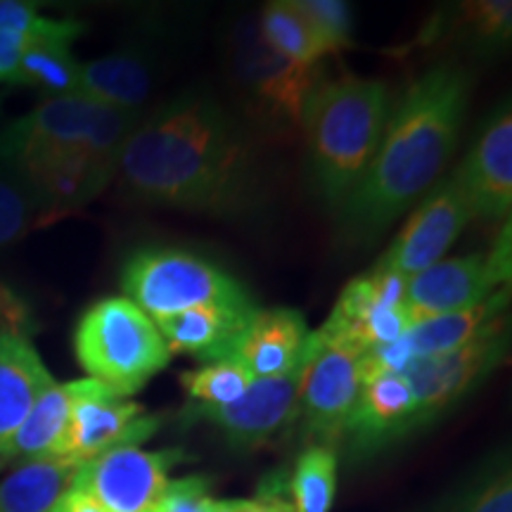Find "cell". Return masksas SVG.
I'll list each match as a JSON object with an SVG mask.
<instances>
[{
	"label": "cell",
	"mask_w": 512,
	"mask_h": 512,
	"mask_svg": "<svg viewBox=\"0 0 512 512\" xmlns=\"http://www.w3.org/2000/svg\"><path fill=\"white\" fill-rule=\"evenodd\" d=\"M472 219L508 221L512 209V114L503 105L486 121L451 176Z\"/></svg>",
	"instance_id": "cell-17"
},
{
	"label": "cell",
	"mask_w": 512,
	"mask_h": 512,
	"mask_svg": "<svg viewBox=\"0 0 512 512\" xmlns=\"http://www.w3.org/2000/svg\"><path fill=\"white\" fill-rule=\"evenodd\" d=\"M155 512H223V501L209 494V482L204 477H183L171 479Z\"/></svg>",
	"instance_id": "cell-34"
},
{
	"label": "cell",
	"mask_w": 512,
	"mask_h": 512,
	"mask_svg": "<svg viewBox=\"0 0 512 512\" xmlns=\"http://www.w3.org/2000/svg\"><path fill=\"white\" fill-rule=\"evenodd\" d=\"M83 27L69 19L43 17L36 5L22 0H0V81L17 83V67L27 48L46 38L76 41Z\"/></svg>",
	"instance_id": "cell-25"
},
{
	"label": "cell",
	"mask_w": 512,
	"mask_h": 512,
	"mask_svg": "<svg viewBox=\"0 0 512 512\" xmlns=\"http://www.w3.org/2000/svg\"><path fill=\"white\" fill-rule=\"evenodd\" d=\"M152 93V67L140 53L121 50L81 62L79 95L110 110L140 114Z\"/></svg>",
	"instance_id": "cell-22"
},
{
	"label": "cell",
	"mask_w": 512,
	"mask_h": 512,
	"mask_svg": "<svg viewBox=\"0 0 512 512\" xmlns=\"http://www.w3.org/2000/svg\"><path fill=\"white\" fill-rule=\"evenodd\" d=\"M50 384H55L53 375L27 330H12L0 337V470L5 446Z\"/></svg>",
	"instance_id": "cell-20"
},
{
	"label": "cell",
	"mask_w": 512,
	"mask_h": 512,
	"mask_svg": "<svg viewBox=\"0 0 512 512\" xmlns=\"http://www.w3.org/2000/svg\"><path fill=\"white\" fill-rule=\"evenodd\" d=\"M121 287L128 302L155 323L200 306H256L228 271L183 249H143L133 254L121 271Z\"/></svg>",
	"instance_id": "cell-5"
},
{
	"label": "cell",
	"mask_w": 512,
	"mask_h": 512,
	"mask_svg": "<svg viewBox=\"0 0 512 512\" xmlns=\"http://www.w3.org/2000/svg\"><path fill=\"white\" fill-rule=\"evenodd\" d=\"M361 384V351L328 342L313 330L304 351L297 406V422L309 446H339Z\"/></svg>",
	"instance_id": "cell-7"
},
{
	"label": "cell",
	"mask_w": 512,
	"mask_h": 512,
	"mask_svg": "<svg viewBox=\"0 0 512 512\" xmlns=\"http://www.w3.org/2000/svg\"><path fill=\"white\" fill-rule=\"evenodd\" d=\"M159 425L162 418L147 415L138 401L121 399L105 384L83 377V392L74 403L55 456L83 465L110 448L140 446L155 437Z\"/></svg>",
	"instance_id": "cell-12"
},
{
	"label": "cell",
	"mask_w": 512,
	"mask_h": 512,
	"mask_svg": "<svg viewBox=\"0 0 512 512\" xmlns=\"http://www.w3.org/2000/svg\"><path fill=\"white\" fill-rule=\"evenodd\" d=\"M256 377L235 358H223L216 363H204L202 368L185 370L178 375V382L197 406L221 408L230 406L245 396Z\"/></svg>",
	"instance_id": "cell-29"
},
{
	"label": "cell",
	"mask_w": 512,
	"mask_h": 512,
	"mask_svg": "<svg viewBox=\"0 0 512 512\" xmlns=\"http://www.w3.org/2000/svg\"><path fill=\"white\" fill-rule=\"evenodd\" d=\"M34 219H38V211L27 190L15 183L0 181V245H8L27 233Z\"/></svg>",
	"instance_id": "cell-33"
},
{
	"label": "cell",
	"mask_w": 512,
	"mask_h": 512,
	"mask_svg": "<svg viewBox=\"0 0 512 512\" xmlns=\"http://www.w3.org/2000/svg\"><path fill=\"white\" fill-rule=\"evenodd\" d=\"M415 399L403 373H384L363 380L339 444L349 456H373L413 432Z\"/></svg>",
	"instance_id": "cell-18"
},
{
	"label": "cell",
	"mask_w": 512,
	"mask_h": 512,
	"mask_svg": "<svg viewBox=\"0 0 512 512\" xmlns=\"http://www.w3.org/2000/svg\"><path fill=\"white\" fill-rule=\"evenodd\" d=\"M230 60L242 88L259 110L287 126L302 124L304 102L323 74L318 67H299L266 46L252 19L240 22L230 41Z\"/></svg>",
	"instance_id": "cell-13"
},
{
	"label": "cell",
	"mask_w": 512,
	"mask_h": 512,
	"mask_svg": "<svg viewBox=\"0 0 512 512\" xmlns=\"http://www.w3.org/2000/svg\"><path fill=\"white\" fill-rule=\"evenodd\" d=\"M460 24L482 46H503L512 34L510 0H472L460 8Z\"/></svg>",
	"instance_id": "cell-30"
},
{
	"label": "cell",
	"mask_w": 512,
	"mask_h": 512,
	"mask_svg": "<svg viewBox=\"0 0 512 512\" xmlns=\"http://www.w3.org/2000/svg\"><path fill=\"white\" fill-rule=\"evenodd\" d=\"M55 512H107L98 501H93L91 496L83 494L79 489H69V494L62 498Z\"/></svg>",
	"instance_id": "cell-37"
},
{
	"label": "cell",
	"mask_w": 512,
	"mask_h": 512,
	"mask_svg": "<svg viewBox=\"0 0 512 512\" xmlns=\"http://www.w3.org/2000/svg\"><path fill=\"white\" fill-rule=\"evenodd\" d=\"M408 278L377 261L344 287L328 320L316 330L328 342L366 351L389 347L413 328L406 309Z\"/></svg>",
	"instance_id": "cell-9"
},
{
	"label": "cell",
	"mask_w": 512,
	"mask_h": 512,
	"mask_svg": "<svg viewBox=\"0 0 512 512\" xmlns=\"http://www.w3.org/2000/svg\"><path fill=\"white\" fill-rule=\"evenodd\" d=\"M392 105L387 83L342 72L320 74L304 102L302 131L313 185L339 211L373 164Z\"/></svg>",
	"instance_id": "cell-3"
},
{
	"label": "cell",
	"mask_w": 512,
	"mask_h": 512,
	"mask_svg": "<svg viewBox=\"0 0 512 512\" xmlns=\"http://www.w3.org/2000/svg\"><path fill=\"white\" fill-rule=\"evenodd\" d=\"M510 223L489 252L441 259L408 278L406 309L413 325L420 320L470 309L510 283Z\"/></svg>",
	"instance_id": "cell-10"
},
{
	"label": "cell",
	"mask_w": 512,
	"mask_h": 512,
	"mask_svg": "<svg viewBox=\"0 0 512 512\" xmlns=\"http://www.w3.org/2000/svg\"><path fill=\"white\" fill-rule=\"evenodd\" d=\"M100 105L83 95L46 98L0 131V162L19 176L24 190L79 150Z\"/></svg>",
	"instance_id": "cell-6"
},
{
	"label": "cell",
	"mask_w": 512,
	"mask_h": 512,
	"mask_svg": "<svg viewBox=\"0 0 512 512\" xmlns=\"http://www.w3.org/2000/svg\"><path fill=\"white\" fill-rule=\"evenodd\" d=\"M81 368L121 399H131L171 363L155 320L126 297H110L83 313L74 332Z\"/></svg>",
	"instance_id": "cell-4"
},
{
	"label": "cell",
	"mask_w": 512,
	"mask_h": 512,
	"mask_svg": "<svg viewBox=\"0 0 512 512\" xmlns=\"http://www.w3.org/2000/svg\"><path fill=\"white\" fill-rule=\"evenodd\" d=\"M79 67L72 55V41L46 38L27 48L17 67V83L38 88L48 98L79 95Z\"/></svg>",
	"instance_id": "cell-27"
},
{
	"label": "cell",
	"mask_w": 512,
	"mask_h": 512,
	"mask_svg": "<svg viewBox=\"0 0 512 512\" xmlns=\"http://www.w3.org/2000/svg\"><path fill=\"white\" fill-rule=\"evenodd\" d=\"M302 366L290 375L256 377L242 399L230 406L209 408L190 403L188 415L195 422H209L233 448H256L297 422Z\"/></svg>",
	"instance_id": "cell-14"
},
{
	"label": "cell",
	"mask_w": 512,
	"mask_h": 512,
	"mask_svg": "<svg viewBox=\"0 0 512 512\" xmlns=\"http://www.w3.org/2000/svg\"><path fill=\"white\" fill-rule=\"evenodd\" d=\"M81 392L83 380L50 384L31 406L29 415L24 418L15 437L10 439V444L5 446L3 467L24 463V460L55 456Z\"/></svg>",
	"instance_id": "cell-23"
},
{
	"label": "cell",
	"mask_w": 512,
	"mask_h": 512,
	"mask_svg": "<svg viewBox=\"0 0 512 512\" xmlns=\"http://www.w3.org/2000/svg\"><path fill=\"white\" fill-rule=\"evenodd\" d=\"M254 309H226V306H200L176 316L157 320L169 354L192 356L202 363H216L230 358L238 349Z\"/></svg>",
	"instance_id": "cell-21"
},
{
	"label": "cell",
	"mask_w": 512,
	"mask_h": 512,
	"mask_svg": "<svg viewBox=\"0 0 512 512\" xmlns=\"http://www.w3.org/2000/svg\"><path fill=\"white\" fill-rule=\"evenodd\" d=\"M508 351V316H503L465 347L448 351V354L418 358L411 366L403 368L401 373L411 384L415 399L413 432L422 430L453 406H458L472 389H477L501 366L508 358Z\"/></svg>",
	"instance_id": "cell-8"
},
{
	"label": "cell",
	"mask_w": 512,
	"mask_h": 512,
	"mask_svg": "<svg viewBox=\"0 0 512 512\" xmlns=\"http://www.w3.org/2000/svg\"><path fill=\"white\" fill-rule=\"evenodd\" d=\"M508 304L510 287H503V290L491 294L484 302L470 306V309L420 320L396 344L361 354L363 380L373 375L401 373L403 368L411 366L418 358L448 354V351L465 347L472 339L482 335L484 330H489L498 318L508 316Z\"/></svg>",
	"instance_id": "cell-15"
},
{
	"label": "cell",
	"mask_w": 512,
	"mask_h": 512,
	"mask_svg": "<svg viewBox=\"0 0 512 512\" xmlns=\"http://www.w3.org/2000/svg\"><path fill=\"white\" fill-rule=\"evenodd\" d=\"M470 79L441 64L411 83L392 110L373 164L337 211L351 238L373 240L437 185L463 131Z\"/></svg>",
	"instance_id": "cell-2"
},
{
	"label": "cell",
	"mask_w": 512,
	"mask_h": 512,
	"mask_svg": "<svg viewBox=\"0 0 512 512\" xmlns=\"http://www.w3.org/2000/svg\"><path fill=\"white\" fill-rule=\"evenodd\" d=\"M453 512H512L510 467H496L479 482Z\"/></svg>",
	"instance_id": "cell-32"
},
{
	"label": "cell",
	"mask_w": 512,
	"mask_h": 512,
	"mask_svg": "<svg viewBox=\"0 0 512 512\" xmlns=\"http://www.w3.org/2000/svg\"><path fill=\"white\" fill-rule=\"evenodd\" d=\"M29 309L15 292L0 285V337L8 335L12 330L29 332Z\"/></svg>",
	"instance_id": "cell-35"
},
{
	"label": "cell",
	"mask_w": 512,
	"mask_h": 512,
	"mask_svg": "<svg viewBox=\"0 0 512 512\" xmlns=\"http://www.w3.org/2000/svg\"><path fill=\"white\" fill-rule=\"evenodd\" d=\"M223 512H290V505H287L280 496L264 494L259 498L223 501Z\"/></svg>",
	"instance_id": "cell-36"
},
{
	"label": "cell",
	"mask_w": 512,
	"mask_h": 512,
	"mask_svg": "<svg viewBox=\"0 0 512 512\" xmlns=\"http://www.w3.org/2000/svg\"><path fill=\"white\" fill-rule=\"evenodd\" d=\"M470 221L472 214L463 195L456 183L446 178L422 197L380 264L401 273L403 278H413L425 268L439 264Z\"/></svg>",
	"instance_id": "cell-16"
},
{
	"label": "cell",
	"mask_w": 512,
	"mask_h": 512,
	"mask_svg": "<svg viewBox=\"0 0 512 512\" xmlns=\"http://www.w3.org/2000/svg\"><path fill=\"white\" fill-rule=\"evenodd\" d=\"M259 34L273 53L290 60L299 67H318L323 57H328V48L323 46L316 31L302 12L294 8L292 0H275L261 10Z\"/></svg>",
	"instance_id": "cell-26"
},
{
	"label": "cell",
	"mask_w": 512,
	"mask_h": 512,
	"mask_svg": "<svg viewBox=\"0 0 512 512\" xmlns=\"http://www.w3.org/2000/svg\"><path fill=\"white\" fill-rule=\"evenodd\" d=\"M81 465L57 456L24 460L0 479V512H55Z\"/></svg>",
	"instance_id": "cell-24"
},
{
	"label": "cell",
	"mask_w": 512,
	"mask_h": 512,
	"mask_svg": "<svg viewBox=\"0 0 512 512\" xmlns=\"http://www.w3.org/2000/svg\"><path fill=\"white\" fill-rule=\"evenodd\" d=\"M337 491V453L328 446H306L294 465L290 512H330Z\"/></svg>",
	"instance_id": "cell-28"
},
{
	"label": "cell",
	"mask_w": 512,
	"mask_h": 512,
	"mask_svg": "<svg viewBox=\"0 0 512 512\" xmlns=\"http://www.w3.org/2000/svg\"><path fill=\"white\" fill-rule=\"evenodd\" d=\"M181 460L178 451L110 448L79 467L74 489L91 496L107 512H155L171 484V470Z\"/></svg>",
	"instance_id": "cell-11"
},
{
	"label": "cell",
	"mask_w": 512,
	"mask_h": 512,
	"mask_svg": "<svg viewBox=\"0 0 512 512\" xmlns=\"http://www.w3.org/2000/svg\"><path fill=\"white\" fill-rule=\"evenodd\" d=\"M294 8L309 19L328 53L351 46V8L342 0H292Z\"/></svg>",
	"instance_id": "cell-31"
},
{
	"label": "cell",
	"mask_w": 512,
	"mask_h": 512,
	"mask_svg": "<svg viewBox=\"0 0 512 512\" xmlns=\"http://www.w3.org/2000/svg\"><path fill=\"white\" fill-rule=\"evenodd\" d=\"M114 181L147 207L228 219L254 209L259 162L252 140L221 105L185 95L138 121Z\"/></svg>",
	"instance_id": "cell-1"
},
{
	"label": "cell",
	"mask_w": 512,
	"mask_h": 512,
	"mask_svg": "<svg viewBox=\"0 0 512 512\" xmlns=\"http://www.w3.org/2000/svg\"><path fill=\"white\" fill-rule=\"evenodd\" d=\"M306 318L294 309H256L230 358L254 377L290 375L304 361L309 342Z\"/></svg>",
	"instance_id": "cell-19"
}]
</instances>
